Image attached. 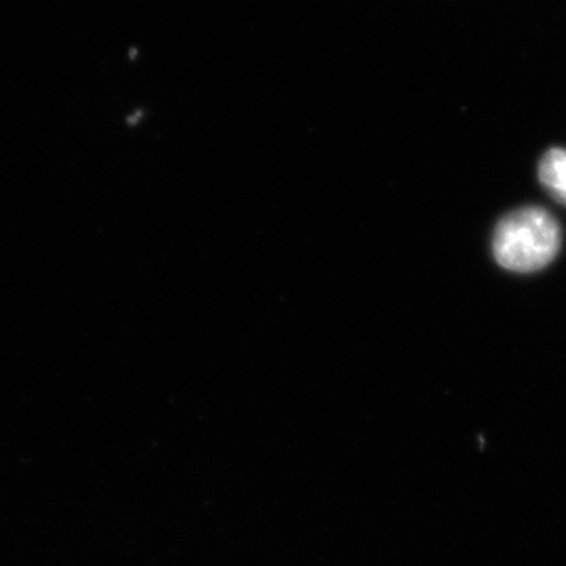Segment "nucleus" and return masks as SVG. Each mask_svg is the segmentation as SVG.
I'll return each instance as SVG.
<instances>
[{
  "instance_id": "f257e3e1",
  "label": "nucleus",
  "mask_w": 566,
  "mask_h": 566,
  "mask_svg": "<svg viewBox=\"0 0 566 566\" xmlns=\"http://www.w3.org/2000/svg\"><path fill=\"white\" fill-rule=\"evenodd\" d=\"M562 245L557 219L542 207H524L505 214L495 226L493 255L512 273L542 271L554 262Z\"/></svg>"
},
{
  "instance_id": "f03ea898",
  "label": "nucleus",
  "mask_w": 566,
  "mask_h": 566,
  "mask_svg": "<svg viewBox=\"0 0 566 566\" xmlns=\"http://www.w3.org/2000/svg\"><path fill=\"white\" fill-rule=\"evenodd\" d=\"M538 178L549 196L566 207V148L554 147L543 155Z\"/></svg>"
}]
</instances>
